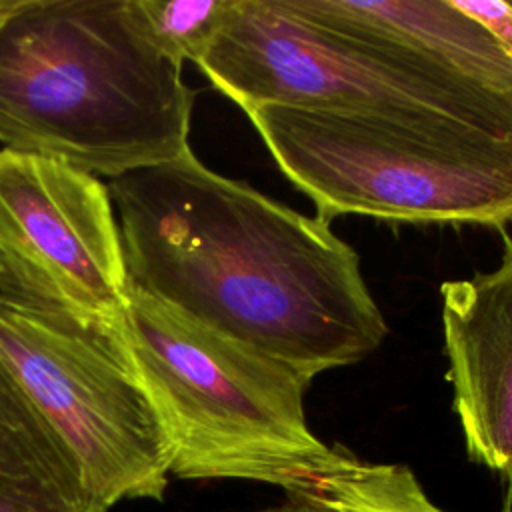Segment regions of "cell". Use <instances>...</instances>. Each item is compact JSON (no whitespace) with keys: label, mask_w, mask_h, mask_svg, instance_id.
<instances>
[{"label":"cell","mask_w":512,"mask_h":512,"mask_svg":"<svg viewBox=\"0 0 512 512\" xmlns=\"http://www.w3.org/2000/svg\"><path fill=\"white\" fill-rule=\"evenodd\" d=\"M130 286L314 380L388 334L330 222L204 166L192 148L108 184Z\"/></svg>","instance_id":"cell-1"},{"label":"cell","mask_w":512,"mask_h":512,"mask_svg":"<svg viewBox=\"0 0 512 512\" xmlns=\"http://www.w3.org/2000/svg\"><path fill=\"white\" fill-rule=\"evenodd\" d=\"M194 90L132 0H18L0 16V142L94 176L190 150Z\"/></svg>","instance_id":"cell-2"},{"label":"cell","mask_w":512,"mask_h":512,"mask_svg":"<svg viewBox=\"0 0 512 512\" xmlns=\"http://www.w3.org/2000/svg\"><path fill=\"white\" fill-rule=\"evenodd\" d=\"M124 332L162 424L170 474L312 492L348 450L308 426L312 380L128 286Z\"/></svg>","instance_id":"cell-3"},{"label":"cell","mask_w":512,"mask_h":512,"mask_svg":"<svg viewBox=\"0 0 512 512\" xmlns=\"http://www.w3.org/2000/svg\"><path fill=\"white\" fill-rule=\"evenodd\" d=\"M244 114L326 222L362 214L502 228L512 220V138L284 104Z\"/></svg>","instance_id":"cell-4"},{"label":"cell","mask_w":512,"mask_h":512,"mask_svg":"<svg viewBox=\"0 0 512 512\" xmlns=\"http://www.w3.org/2000/svg\"><path fill=\"white\" fill-rule=\"evenodd\" d=\"M196 66L242 110L284 104L404 124H462L512 138V94L396 46L312 24L280 0H234Z\"/></svg>","instance_id":"cell-5"},{"label":"cell","mask_w":512,"mask_h":512,"mask_svg":"<svg viewBox=\"0 0 512 512\" xmlns=\"http://www.w3.org/2000/svg\"><path fill=\"white\" fill-rule=\"evenodd\" d=\"M122 320L82 322L0 298V356L104 510L164 500L170 476L168 442Z\"/></svg>","instance_id":"cell-6"},{"label":"cell","mask_w":512,"mask_h":512,"mask_svg":"<svg viewBox=\"0 0 512 512\" xmlns=\"http://www.w3.org/2000/svg\"><path fill=\"white\" fill-rule=\"evenodd\" d=\"M128 286L108 186L56 158L0 148V298L120 322Z\"/></svg>","instance_id":"cell-7"},{"label":"cell","mask_w":512,"mask_h":512,"mask_svg":"<svg viewBox=\"0 0 512 512\" xmlns=\"http://www.w3.org/2000/svg\"><path fill=\"white\" fill-rule=\"evenodd\" d=\"M496 268L440 286L446 378L472 462L512 482V236Z\"/></svg>","instance_id":"cell-8"},{"label":"cell","mask_w":512,"mask_h":512,"mask_svg":"<svg viewBox=\"0 0 512 512\" xmlns=\"http://www.w3.org/2000/svg\"><path fill=\"white\" fill-rule=\"evenodd\" d=\"M312 24L396 46L498 94H512V60L450 0H280Z\"/></svg>","instance_id":"cell-9"},{"label":"cell","mask_w":512,"mask_h":512,"mask_svg":"<svg viewBox=\"0 0 512 512\" xmlns=\"http://www.w3.org/2000/svg\"><path fill=\"white\" fill-rule=\"evenodd\" d=\"M16 490H50L92 502L66 450L0 356V494Z\"/></svg>","instance_id":"cell-10"},{"label":"cell","mask_w":512,"mask_h":512,"mask_svg":"<svg viewBox=\"0 0 512 512\" xmlns=\"http://www.w3.org/2000/svg\"><path fill=\"white\" fill-rule=\"evenodd\" d=\"M312 494L332 512H444L408 466L370 464L350 452ZM502 512H512V506Z\"/></svg>","instance_id":"cell-11"},{"label":"cell","mask_w":512,"mask_h":512,"mask_svg":"<svg viewBox=\"0 0 512 512\" xmlns=\"http://www.w3.org/2000/svg\"><path fill=\"white\" fill-rule=\"evenodd\" d=\"M132 6L164 54L196 64L224 26L234 0H132Z\"/></svg>","instance_id":"cell-12"},{"label":"cell","mask_w":512,"mask_h":512,"mask_svg":"<svg viewBox=\"0 0 512 512\" xmlns=\"http://www.w3.org/2000/svg\"><path fill=\"white\" fill-rule=\"evenodd\" d=\"M454 8L478 22L512 60V2L506 0H450Z\"/></svg>","instance_id":"cell-13"},{"label":"cell","mask_w":512,"mask_h":512,"mask_svg":"<svg viewBox=\"0 0 512 512\" xmlns=\"http://www.w3.org/2000/svg\"><path fill=\"white\" fill-rule=\"evenodd\" d=\"M0 512H108L94 502H82L50 490H16L0 494Z\"/></svg>","instance_id":"cell-14"},{"label":"cell","mask_w":512,"mask_h":512,"mask_svg":"<svg viewBox=\"0 0 512 512\" xmlns=\"http://www.w3.org/2000/svg\"><path fill=\"white\" fill-rule=\"evenodd\" d=\"M252 512H332L316 494L312 492H298V494H286V500L282 504L252 510Z\"/></svg>","instance_id":"cell-15"},{"label":"cell","mask_w":512,"mask_h":512,"mask_svg":"<svg viewBox=\"0 0 512 512\" xmlns=\"http://www.w3.org/2000/svg\"><path fill=\"white\" fill-rule=\"evenodd\" d=\"M18 4V0H0V16L6 14L8 10H12Z\"/></svg>","instance_id":"cell-16"}]
</instances>
